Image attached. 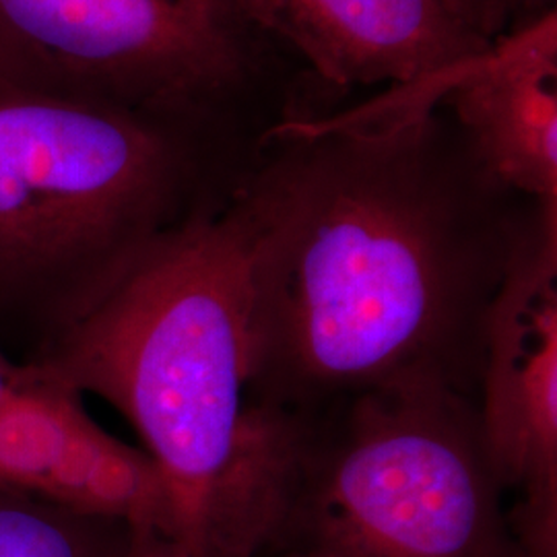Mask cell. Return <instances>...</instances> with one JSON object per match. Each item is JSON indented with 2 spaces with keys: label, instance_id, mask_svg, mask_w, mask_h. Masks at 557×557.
<instances>
[{
  "label": "cell",
  "instance_id": "1",
  "mask_svg": "<svg viewBox=\"0 0 557 557\" xmlns=\"http://www.w3.org/2000/svg\"><path fill=\"white\" fill-rule=\"evenodd\" d=\"M236 188L262 398L308 419L434 380L478 400L481 331L527 213L434 110L294 120Z\"/></svg>",
  "mask_w": 557,
  "mask_h": 557
},
{
  "label": "cell",
  "instance_id": "2",
  "mask_svg": "<svg viewBox=\"0 0 557 557\" xmlns=\"http://www.w3.org/2000/svg\"><path fill=\"white\" fill-rule=\"evenodd\" d=\"M110 403L165 479L190 557H269L308 421L260 393L238 207L195 209L151 239L103 298L23 361Z\"/></svg>",
  "mask_w": 557,
  "mask_h": 557
},
{
  "label": "cell",
  "instance_id": "3",
  "mask_svg": "<svg viewBox=\"0 0 557 557\" xmlns=\"http://www.w3.org/2000/svg\"><path fill=\"white\" fill-rule=\"evenodd\" d=\"M190 178L145 112L0 81V345L23 363L89 312L188 215Z\"/></svg>",
  "mask_w": 557,
  "mask_h": 557
},
{
  "label": "cell",
  "instance_id": "4",
  "mask_svg": "<svg viewBox=\"0 0 557 557\" xmlns=\"http://www.w3.org/2000/svg\"><path fill=\"white\" fill-rule=\"evenodd\" d=\"M478 400L434 380L310 419L273 557H520Z\"/></svg>",
  "mask_w": 557,
  "mask_h": 557
},
{
  "label": "cell",
  "instance_id": "5",
  "mask_svg": "<svg viewBox=\"0 0 557 557\" xmlns=\"http://www.w3.org/2000/svg\"><path fill=\"white\" fill-rule=\"evenodd\" d=\"M227 0H0V77L149 114L215 98L246 71Z\"/></svg>",
  "mask_w": 557,
  "mask_h": 557
},
{
  "label": "cell",
  "instance_id": "6",
  "mask_svg": "<svg viewBox=\"0 0 557 557\" xmlns=\"http://www.w3.org/2000/svg\"><path fill=\"white\" fill-rule=\"evenodd\" d=\"M478 418L520 557H557V202H531L481 331Z\"/></svg>",
  "mask_w": 557,
  "mask_h": 557
},
{
  "label": "cell",
  "instance_id": "7",
  "mask_svg": "<svg viewBox=\"0 0 557 557\" xmlns=\"http://www.w3.org/2000/svg\"><path fill=\"white\" fill-rule=\"evenodd\" d=\"M246 27L292 44L322 79L391 83L386 103L434 110L494 40L448 0H227Z\"/></svg>",
  "mask_w": 557,
  "mask_h": 557
},
{
  "label": "cell",
  "instance_id": "8",
  "mask_svg": "<svg viewBox=\"0 0 557 557\" xmlns=\"http://www.w3.org/2000/svg\"><path fill=\"white\" fill-rule=\"evenodd\" d=\"M0 487L172 539L153 458L101 430L79 395L40 379L0 405Z\"/></svg>",
  "mask_w": 557,
  "mask_h": 557
},
{
  "label": "cell",
  "instance_id": "9",
  "mask_svg": "<svg viewBox=\"0 0 557 557\" xmlns=\"http://www.w3.org/2000/svg\"><path fill=\"white\" fill-rule=\"evenodd\" d=\"M444 98L487 178L515 197L557 202L556 11L494 41Z\"/></svg>",
  "mask_w": 557,
  "mask_h": 557
},
{
  "label": "cell",
  "instance_id": "10",
  "mask_svg": "<svg viewBox=\"0 0 557 557\" xmlns=\"http://www.w3.org/2000/svg\"><path fill=\"white\" fill-rule=\"evenodd\" d=\"M135 529L0 487V557H126Z\"/></svg>",
  "mask_w": 557,
  "mask_h": 557
},
{
  "label": "cell",
  "instance_id": "11",
  "mask_svg": "<svg viewBox=\"0 0 557 557\" xmlns=\"http://www.w3.org/2000/svg\"><path fill=\"white\" fill-rule=\"evenodd\" d=\"M448 4L481 36L492 40L506 21L510 0H448Z\"/></svg>",
  "mask_w": 557,
  "mask_h": 557
},
{
  "label": "cell",
  "instance_id": "12",
  "mask_svg": "<svg viewBox=\"0 0 557 557\" xmlns=\"http://www.w3.org/2000/svg\"><path fill=\"white\" fill-rule=\"evenodd\" d=\"M36 374L27 363H21L0 345V405L25 386L36 382Z\"/></svg>",
  "mask_w": 557,
  "mask_h": 557
},
{
  "label": "cell",
  "instance_id": "13",
  "mask_svg": "<svg viewBox=\"0 0 557 557\" xmlns=\"http://www.w3.org/2000/svg\"><path fill=\"white\" fill-rule=\"evenodd\" d=\"M126 557H190L176 541L158 531H135Z\"/></svg>",
  "mask_w": 557,
  "mask_h": 557
},
{
  "label": "cell",
  "instance_id": "14",
  "mask_svg": "<svg viewBox=\"0 0 557 557\" xmlns=\"http://www.w3.org/2000/svg\"><path fill=\"white\" fill-rule=\"evenodd\" d=\"M0 81H7V79H2V77H0Z\"/></svg>",
  "mask_w": 557,
  "mask_h": 557
}]
</instances>
